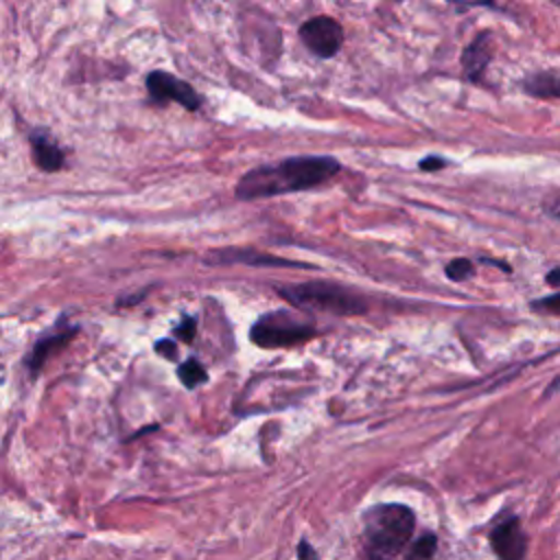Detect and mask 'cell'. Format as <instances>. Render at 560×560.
I'll list each match as a JSON object with an SVG mask.
<instances>
[{
	"instance_id": "obj_6",
	"label": "cell",
	"mask_w": 560,
	"mask_h": 560,
	"mask_svg": "<svg viewBox=\"0 0 560 560\" xmlns=\"http://www.w3.org/2000/svg\"><path fill=\"white\" fill-rule=\"evenodd\" d=\"M147 90L153 101L164 103V101H177L186 109H199L201 96L195 92V88L164 70H153L147 77Z\"/></svg>"
},
{
	"instance_id": "obj_10",
	"label": "cell",
	"mask_w": 560,
	"mask_h": 560,
	"mask_svg": "<svg viewBox=\"0 0 560 560\" xmlns=\"http://www.w3.org/2000/svg\"><path fill=\"white\" fill-rule=\"evenodd\" d=\"M31 149H33V162L46 171V173H55L63 166V151L46 136L42 133H33L31 136Z\"/></svg>"
},
{
	"instance_id": "obj_1",
	"label": "cell",
	"mask_w": 560,
	"mask_h": 560,
	"mask_svg": "<svg viewBox=\"0 0 560 560\" xmlns=\"http://www.w3.org/2000/svg\"><path fill=\"white\" fill-rule=\"evenodd\" d=\"M341 164L330 155H298L247 171L236 184L238 199H260L319 186L339 173Z\"/></svg>"
},
{
	"instance_id": "obj_20",
	"label": "cell",
	"mask_w": 560,
	"mask_h": 560,
	"mask_svg": "<svg viewBox=\"0 0 560 560\" xmlns=\"http://www.w3.org/2000/svg\"><path fill=\"white\" fill-rule=\"evenodd\" d=\"M545 280H547V284H551V287H560V267H558V269H551Z\"/></svg>"
},
{
	"instance_id": "obj_5",
	"label": "cell",
	"mask_w": 560,
	"mask_h": 560,
	"mask_svg": "<svg viewBox=\"0 0 560 560\" xmlns=\"http://www.w3.org/2000/svg\"><path fill=\"white\" fill-rule=\"evenodd\" d=\"M300 39L304 42V46L322 57V59H328L332 57L341 44H343V28L341 24L330 18V15H317V18H311L306 20L302 26H300Z\"/></svg>"
},
{
	"instance_id": "obj_13",
	"label": "cell",
	"mask_w": 560,
	"mask_h": 560,
	"mask_svg": "<svg viewBox=\"0 0 560 560\" xmlns=\"http://www.w3.org/2000/svg\"><path fill=\"white\" fill-rule=\"evenodd\" d=\"M177 376L186 387H197L199 383H203L208 378L203 365L197 359H188L177 368Z\"/></svg>"
},
{
	"instance_id": "obj_11",
	"label": "cell",
	"mask_w": 560,
	"mask_h": 560,
	"mask_svg": "<svg viewBox=\"0 0 560 560\" xmlns=\"http://www.w3.org/2000/svg\"><path fill=\"white\" fill-rule=\"evenodd\" d=\"M527 94L538 98H560V74L556 72H534L523 81Z\"/></svg>"
},
{
	"instance_id": "obj_8",
	"label": "cell",
	"mask_w": 560,
	"mask_h": 560,
	"mask_svg": "<svg viewBox=\"0 0 560 560\" xmlns=\"http://www.w3.org/2000/svg\"><path fill=\"white\" fill-rule=\"evenodd\" d=\"M492 59L490 48V33H479L462 52V66L470 81H481L486 66Z\"/></svg>"
},
{
	"instance_id": "obj_12",
	"label": "cell",
	"mask_w": 560,
	"mask_h": 560,
	"mask_svg": "<svg viewBox=\"0 0 560 560\" xmlns=\"http://www.w3.org/2000/svg\"><path fill=\"white\" fill-rule=\"evenodd\" d=\"M435 547H438L435 534L424 532V534L411 545V549L407 551L405 560H431L433 553H435Z\"/></svg>"
},
{
	"instance_id": "obj_19",
	"label": "cell",
	"mask_w": 560,
	"mask_h": 560,
	"mask_svg": "<svg viewBox=\"0 0 560 560\" xmlns=\"http://www.w3.org/2000/svg\"><path fill=\"white\" fill-rule=\"evenodd\" d=\"M422 171H438V168H444L446 166V160L438 158V155H429L424 158L420 164H418Z\"/></svg>"
},
{
	"instance_id": "obj_3",
	"label": "cell",
	"mask_w": 560,
	"mask_h": 560,
	"mask_svg": "<svg viewBox=\"0 0 560 560\" xmlns=\"http://www.w3.org/2000/svg\"><path fill=\"white\" fill-rule=\"evenodd\" d=\"M280 293L291 304L306 311H328L337 315H354L365 311V302L359 295L332 282H304L280 287Z\"/></svg>"
},
{
	"instance_id": "obj_9",
	"label": "cell",
	"mask_w": 560,
	"mask_h": 560,
	"mask_svg": "<svg viewBox=\"0 0 560 560\" xmlns=\"http://www.w3.org/2000/svg\"><path fill=\"white\" fill-rule=\"evenodd\" d=\"M77 330H79V326H72V328H66V330H59V332L55 330V332L42 337V339L33 346L31 357L26 359V365H28L31 376H37V372H39V368L44 365V361L48 359V354L55 352V350H59V348H63V346L77 335Z\"/></svg>"
},
{
	"instance_id": "obj_16",
	"label": "cell",
	"mask_w": 560,
	"mask_h": 560,
	"mask_svg": "<svg viewBox=\"0 0 560 560\" xmlns=\"http://www.w3.org/2000/svg\"><path fill=\"white\" fill-rule=\"evenodd\" d=\"M195 330H197L195 317H182L179 326H177L173 332H175V337H179L182 341H192V339H195Z\"/></svg>"
},
{
	"instance_id": "obj_4",
	"label": "cell",
	"mask_w": 560,
	"mask_h": 560,
	"mask_svg": "<svg viewBox=\"0 0 560 560\" xmlns=\"http://www.w3.org/2000/svg\"><path fill=\"white\" fill-rule=\"evenodd\" d=\"M315 335V326L289 311H271L252 326V341L260 348H287L302 343Z\"/></svg>"
},
{
	"instance_id": "obj_14",
	"label": "cell",
	"mask_w": 560,
	"mask_h": 560,
	"mask_svg": "<svg viewBox=\"0 0 560 560\" xmlns=\"http://www.w3.org/2000/svg\"><path fill=\"white\" fill-rule=\"evenodd\" d=\"M475 273V267H472V262L468 260V258H455V260H451L448 265H446V276L451 278V280H466V278H470Z\"/></svg>"
},
{
	"instance_id": "obj_7",
	"label": "cell",
	"mask_w": 560,
	"mask_h": 560,
	"mask_svg": "<svg viewBox=\"0 0 560 560\" xmlns=\"http://www.w3.org/2000/svg\"><path fill=\"white\" fill-rule=\"evenodd\" d=\"M490 545L499 560H525L527 536L521 527L518 516H508L497 523L490 532Z\"/></svg>"
},
{
	"instance_id": "obj_17",
	"label": "cell",
	"mask_w": 560,
	"mask_h": 560,
	"mask_svg": "<svg viewBox=\"0 0 560 560\" xmlns=\"http://www.w3.org/2000/svg\"><path fill=\"white\" fill-rule=\"evenodd\" d=\"M155 352L162 354V357H166V359H175V357H177V346H175L173 339H160V341L155 343Z\"/></svg>"
},
{
	"instance_id": "obj_15",
	"label": "cell",
	"mask_w": 560,
	"mask_h": 560,
	"mask_svg": "<svg viewBox=\"0 0 560 560\" xmlns=\"http://www.w3.org/2000/svg\"><path fill=\"white\" fill-rule=\"evenodd\" d=\"M532 308L538 313H547V315H560V293L545 295V298L532 302Z\"/></svg>"
},
{
	"instance_id": "obj_18",
	"label": "cell",
	"mask_w": 560,
	"mask_h": 560,
	"mask_svg": "<svg viewBox=\"0 0 560 560\" xmlns=\"http://www.w3.org/2000/svg\"><path fill=\"white\" fill-rule=\"evenodd\" d=\"M298 560H319L315 547H311L308 540H300V545H298Z\"/></svg>"
},
{
	"instance_id": "obj_2",
	"label": "cell",
	"mask_w": 560,
	"mask_h": 560,
	"mask_svg": "<svg viewBox=\"0 0 560 560\" xmlns=\"http://www.w3.org/2000/svg\"><path fill=\"white\" fill-rule=\"evenodd\" d=\"M416 514L402 503H378L363 512V536L368 553L392 560L411 540Z\"/></svg>"
}]
</instances>
